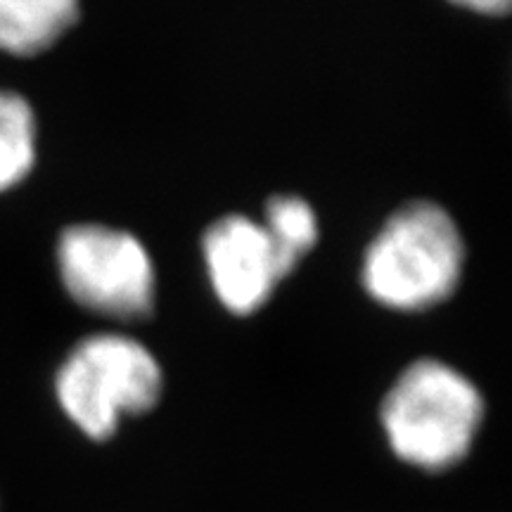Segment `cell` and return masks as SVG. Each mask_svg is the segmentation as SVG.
Instances as JSON below:
<instances>
[{"instance_id": "cell-1", "label": "cell", "mask_w": 512, "mask_h": 512, "mask_svg": "<svg viewBox=\"0 0 512 512\" xmlns=\"http://www.w3.org/2000/svg\"><path fill=\"white\" fill-rule=\"evenodd\" d=\"M465 242L444 207L415 200L382 223L363 256V287L394 311H425L446 302L460 283Z\"/></svg>"}, {"instance_id": "cell-2", "label": "cell", "mask_w": 512, "mask_h": 512, "mask_svg": "<svg viewBox=\"0 0 512 512\" xmlns=\"http://www.w3.org/2000/svg\"><path fill=\"white\" fill-rule=\"evenodd\" d=\"M482 418L475 384L434 358L411 363L382 403V425L396 456L432 472L467 456Z\"/></svg>"}, {"instance_id": "cell-3", "label": "cell", "mask_w": 512, "mask_h": 512, "mask_svg": "<svg viewBox=\"0 0 512 512\" xmlns=\"http://www.w3.org/2000/svg\"><path fill=\"white\" fill-rule=\"evenodd\" d=\"M162 368L138 339L93 335L64 358L55 389L62 411L91 439L117 432L124 415L147 413L162 396Z\"/></svg>"}, {"instance_id": "cell-4", "label": "cell", "mask_w": 512, "mask_h": 512, "mask_svg": "<svg viewBox=\"0 0 512 512\" xmlns=\"http://www.w3.org/2000/svg\"><path fill=\"white\" fill-rule=\"evenodd\" d=\"M57 268L83 309L117 320L147 318L155 309V264L126 230L102 223L69 226L57 242Z\"/></svg>"}, {"instance_id": "cell-5", "label": "cell", "mask_w": 512, "mask_h": 512, "mask_svg": "<svg viewBox=\"0 0 512 512\" xmlns=\"http://www.w3.org/2000/svg\"><path fill=\"white\" fill-rule=\"evenodd\" d=\"M202 254L216 299L235 316L259 311L287 278L264 226L240 214L211 223Z\"/></svg>"}, {"instance_id": "cell-6", "label": "cell", "mask_w": 512, "mask_h": 512, "mask_svg": "<svg viewBox=\"0 0 512 512\" xmlns=\"http://www.w3.org/2000/svg\"><path fill=\"white\" fill-rule=\"evenodd\" d=\"M79 19V0H0V50L17 57L53 48Z\"/></svg>"}, {"instance_id": "cell-7", "label": "cell", "mask_w": 512, "mask_h": 512, "mask_svg": "<svg viewBox=\"0 0 512 512\" xmlns=\"http://www.w3.org/2000/svg\"><path fill=\"white\" fill-rule=\"evenodd\" d=\"M36 117L22 95L0 91V192L15 188L36 164Z\"/></svg>"}, {"instance_id": "cell-8", "label": "cell", "mask_w": 512, "mask_h": 512, "mask_svg": "<svg viewBox=\"0 0 512 512\" xmlns=\"http://www.w3.org/2000/svg\"><path fill=\"white\" fill-rule=\"evenodd\" d=\"M268 240L278 254L285 275L297 268L299 259L318 242V219L311 204L302 197L278 195L266 204L264 223Z\"/></svg>"}, {"instance_id": "cell-9", "label": "cell", "mask_w": 512, "mask_h": 512, "mask_svg": "<svg viewBox=\"0 0 512 512\" xmlns=\"http://www.w3.org/2000/svg\"><path fill=\"white\" fill-rule=\"evenodd\" d=\"M451 3L479 15H505L510 10V0H451Z\"/></svg>"}]
</instances>
